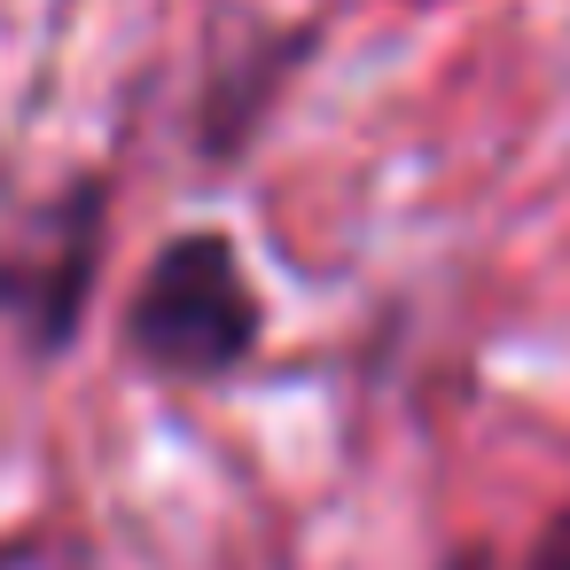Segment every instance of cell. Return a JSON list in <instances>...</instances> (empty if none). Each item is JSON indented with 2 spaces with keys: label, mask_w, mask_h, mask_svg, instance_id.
<instances>
[{
  "label": "cell",
  "mask_w": 570,
  "mask_h": 570,
  "mask_svg": "<svg viewBox=\"0 0 570 570\" xmlns=\"http://www.w3.org/2000/svg\"><path fill=\"white\" fill-rule=\"evenodd\" d=\"M95 258H102V188L79 180L17 243H0V313H17L40 352L71 344L95 289Z\"/></svg>",
  "instance_id": "cell-2"
},
{
  "label": "cell",
  "mask_w": 570,
  "mask_h": 570,
  "mask_svg": "<svg viewBox=\"0 0 570 570\" xmlns=\"http://www.w3.org/2000/svg\"><path fill=\"white\" fill-rule=\"evenodd\" d=\"M258 328H266V305H258L235 243L212 235V227L173 235L141 266V289L126 305L134 360H149L157 375H188V383H212V375L243 367L258 352Z\"/></svg>",
  "instance_id": "cell-1"
},
{
  "label": "cell",
  "mask_w": 570,
  "mask_h": 570,
  "mask_svg": "<svg viewBox=\"0 0 570 570\" xmlns=\"http://www.w3.org/2000/svg\"><path fill=\"white\" fill-rule=\"evenodd\" d=\"M523 570H570V508L539 531V547H531V562H523Z\"/></svg>",
  "instance_id": "cell-3"
}]
</instances>
